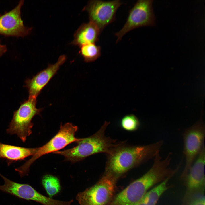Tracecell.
<instances>
[{
	"instance_id": "1",
	"label": "cell",
	"mask_w": 205,
	"mask_h": 205,
	"mask_svg": "<svg viewBox=\"0 0 205 205\" xmlns=\"http://www.w3.org/2000/svg\"><path fill=\"white\" fill-rule=\"evenodd\" d=\"M164 142L161 140L143 145H131L119 142L108 154L106 173L116 177L132 168L154 158L159 152Z\"/></svg>"
},
{
	"instance_id": "2",
	"label": "cell",
	"mask_w": 205,
	"mask_h": 205,
	"mask_svg": "<svg viewBox=\"0 0 205 205\" xmlns=\"http://www.w3.org/2000/svg\"><path fill=\"white\" fill-rule=\"evenodd\" d=\"M169 175V170L163 163L154 161L150 169L118 194L110 205H136L149 189Z\"/></svg>"
},
{
	"instance_id": "3",
	"label": "cell",
	"mask_w": 205,
	"mask_h": 205,
	"mask_svg": "<svg viewBox=\"0 0 205 205\" xmlns=\"http://www.w3.org/2000/svg\"><path fill=\"white\" fill-rule=\"evenodd\" d=\"M110 122L105 121L95 133L87 137L81 138L75 146L53 153L63 156L65 161L75 163L90 156L99 153L108 154L119 142L107 137L105 131Z\"/></svg>"
},
{
	"instance_id": "4",
	"label": "cell",
	"mask_w": 205,
	"mask_h": 205,
	"mask_svg": "<svg viewBox=\"0 0 205 205\" xmlns=\"http://www.w3.org/2000/svg\"><path fill=\"white\" fill-rule=\"evenodd\" d=\"M78 128L71 123H67L61 124L57 133L48 142L38 147L34 155L24 164L15 169L21 177L27 175L31 165L37 159L45 154L59 151L73 142L80 140L75 136Z\"/></svg>"
},
{
	"instance_id": "5",
	"label": "cell",
	"mask_w": 205,
	"mask_h": 205,
	"mask_svg": "<svg viewBox=\"0 0 205 205\" xmlns=\"http://www.w3.org/2000/svg\"><path fill=\"white\" fill-rule=\"evenodd\" d=\"M36 98L29 97L20 104L18 109L13 112L12 118L6 130L9 134H15L23 142L32 133L34 117L39 115L43 108L36 107Z\"/></svg>"
},
{
	"instance_id": "6",
	"label": "cell",
	"mask_w": 205,
	"mask_h": 205,
	"mask_svg": "<svg viewBox=\"0 0 205 205\" xmlns=\"http://www.w3.org/2000/svg\"><path fill=\"white\" fill-rule=\"evenodd\" d=\"M201 118L196 122L186 128L183 134V153L185 159L184 167L181 177L184 179L190 167L204 145L205 128Z\"/></svg>"
},
{
	"instance_id": "7",
	"label": "cell",
	"mask_w": 205,
	"mask_h": 205,
	"mask_svg": "<svg viewBox=\"0 0 205 205\" xmlns=\"http://www.w3.org/2000/svg\"><path fill=\"white\" fill-rule=\"evenodd\" d=\"M116 177L106 173L92 186L79 192L76 199L80 205H106L115 191Z\"/></svg>"
},
{
	"instance_id": "8",
	"label": "cell",
	"mask_w": 205,
	"mask_h": 205,
	"mask_svg": "<svg viewBox=\"0 0 205 205\" xmlns=\"http://www.w3.org/2000/svg\"><path fill=\"white\" fill-rule=\"evenodd\" d=\"M152 0H139L130 10L126 22L122 28L115 33L116 43L127 33L142 26L155 24V17L152 7Z\"/></svg>"
},
{
	"instance_id": "9",
	"label": "cell",
	"mask_w": 205,
	"mask_h": 205,
	"mask_svg": "<svg viewBox=\"0 0 205 205\" xmlns=\"http://www.w3.org/2000/svg\"><path fill=\"white\" fill-rule=\"evenodd\" d=\"M205 159L204 145L184 179L186 188L182 205H188L196 196L204 192Z\"/></svg>"
},
{
	"instance_id": "10",
	"label": "cell",
	"mask_w": 205,
	"mask_h": 205,
	"mask_svg": "<svg viewBox=\"0 0 205 205\" xmlns=\"http://www.w3.org/2000/svg\"><path fill=\"white\" fill-rule=\"evenodd\" d=\"M122 3L120 0L89 1L83 10L88 13L89 21L96 24L101 32L113 22L116 12Z\"/></svg>"
},
{
	"instance_id": "11",
	"label": "cell",
	"mask_w": 205,
	"mask_h": 205,
	"mask_svg": "<svg viewBox=\"0 0 205 205\" xmlns=\"http://www.w3.org/2000/svg\"><path fill=\"white\" fill-rule=\"evenodd\" d=\"M23 3V1H20L14 9L0 16V34L23 37L30 32L31 29L24 26L21 18Z\"/></svg>"
},
{
	"instance_id": "12",
	"label": "cell",
	"mask_w": 205,
	"mask_h": 205,
	"mask_svg": "<svg viewBox=\"0 0 205 205\" xmlns=\"http://www.w3.org/2000/svg\"><path fill=\"white\" fill-rule=\"evenodd\" d=\"M66 58L65 55H61L55 63L49 64L46 68L38 73L32 78L25 81V87L28 90L29 97L37 98L42 89L65 62Z\"/></svg>"
},
{
	"instance_id": "13",
	"label": "cell",
	"mask_w": 205,
	"mask_h": 205,
	"mask_svg": "<svg viewBox=\"0 0 205 205\" xmlns=\"http://www.w3.org/2000/svg\"><path fill=\"white\" fill-rule=\"evenodd\" d=\"M9 192L19 198L34 201L43 205H71L73 201V200L68 201L54 200L42 195L28 184L15 182L11 185Z\"/></svg>"
},
{
	"instance_id": "14",
	"label": "cell",
	"mask_w": 205,
	"mask_h": 205,
	"mask_svg": "<svg viewBox=\"0 0 205 205\" xmlns=\"http://www.w3.org/2000/svg\"><path fill=\"white\" fill-rule=\"evenodd\" d=\"M38 147L26 148L5 144L0 142V159H6L7 164L24 160L32 156L37 151Z\"/></svg>"
},
{
	"instance_id": "15",
	"label": "cell",
	"mask_w": 205,
	"mask_h": 205,
	"mask_svg": "<svg viewBox=\"0 0 205 205\" xmlns=\"http://www.w3.org/2000/svg\"><path fill=\"white\" fill-rule=\"evenodd\" d=\"M101 31L97 26L89 21L81 25L75 32L71 44L79 47L86 44L95 43L99 40Z\"/></svg>"
},
{
	"instance_id": "16",
	"label": "cell",
	"mask_w": 205,
	"mask_h": 205,
	"mask_svg": "<svg viewBox=\"0 0 205 205\" xmlns=\"http://www.w3.org/2000/svg\"><path fill=\"white\" fill-rule=\"evenodd\" d=\"M173 177L167 178L148 191L136 205H156L161 195L169 188L168 183Z\"/></svg>"
},
{
	"instance_id": "17",
	"label": "cell",
	"mask_w": 205,
	"mask_h": 205,
	"mask_svg": "<svg viewBox=\"0 0 205 205\" xmlns=\"http://www.w3.org/2000/svg\"><path fill=\"white\" fill-rule=\"evenodd\" d=\"M79 47L80 53L86 62H93L101 55V47L95 45V43L86 44Z\"/></svg>"
},
{
	"instance_id": "18",
	"label": "cell",
	"mask_w": 205,
	"mask_h": 205,
	"mask_svg": "<svg viewBox=\"0 0 205 205\" xmlns=\"http://www.w3.org/2000/svg\"><path fill=\"white\" fill-rule=\"evenodd\" d=\"M42 184L50 197H52L60 190L59 179L52 175L45 176L42 180Z\"/></svg>"
},
{
	"instance_id": "19",
	"label": "cell",
	"mask_w": 205,
	"mask_h": 205,
	"mask_svg": "<svg viewBox=\"0 0 205 205\" xmlns=\"http://www.w3.org/2000/svg\"><path fill=\"white\" fill-rule=\"evenodd\" d=\"M140 125L138 118L133 114H129L124 116L121 119L120 126L124 130L129 132L137 130Z\"/></svg>"
},
{
	"instance_id": "20",
	"label": "cell",
	"mask_w": 205,
	"mask_h": 205,
	"mask_svg": "<svg viewBox=\"0 0 205 205\" xmlns=\"http://www.w3.org/2000/svg\"><path fill=\"white\" fill-rule=\"evenodd\" d=\"M205 199L204 195L197 196L193 199L188 205H205Z\"/></svg>"
},
{
	"instance_id": "21",
	"label": "cell",
	"mask_w": 205,
	"mask_h": 205,
	"mask_svg": "<svg viewBox=\"0 0 205 205\" xmlns=\"http://www.w3.org/2000/svg\"><path fill=\"white\" fill-rule=\"evenodd\" d=\"M7 49V48L5 46L2 45L0 44V50Z\"/></svg>"
},
{
	"instance_id": "22",
	"label": "cell",
	"mask_w": 205,
	"mask_h": 205,
	"mask_svg": "<svg viewBox=\"0 0 205 205\" xmlns=\"http://www.w3.org/2000/svg\"><path fill=\"white\" fill-rule=\"evenodd\" d=\"M6 50L7 49L0 50V57L6 51Z\"/></svg>"
}]
</instances>
